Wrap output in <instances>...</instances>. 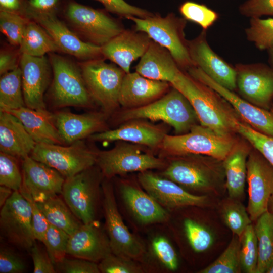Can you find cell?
Returning a JSON list of instances; mask_svg holds the SVG:
<instances>
[{
	"label": "cell",
	"mask_w": 273,
	"mask_h": 273,
	"mask_svg": "<svg viewBox=\"0 0 273 273\" xmlns=\"http://www.w3.org/2000/svg\"><path fill=\"white\" fill-rule=\"evenodd\" d=\"M180 92L194 109L200 124L222 134L236 133L240 118L230 104L214 90L180 69L170 82Z\"/></svg>",
	"instance_id": "obj_1"
},
{
	"label": "cell",
	"mask_w": 273,
	"mask_h": 273,
	"mask_svg": "<svg viewBox=\"0 0 273 273\" xmlns=\"http://www.w3.org/2000/svg\"><path fill=\"white\" fill-rule=\"evenodd\" d=\"M118 118L120 122L135 119L162 121L172 127L177 134L187 133L193 126L200 124L189 100L173 87L151 103L138 108L125 109Z\"/></svg>",
	"instance_id": "obj_2"
},
{
	"label": "cell",
	"mask_w": 273,
	"mask_h": 273,
	"mask_svg": "<svg viewBox=\"0 0 273 273\" xmlns=\"http://www.w3.org/2000/svg\"><path fill=\"white\" fill-rule=\"evenodd\" d=\"M237 141L234 134H220L198 124L184 134H167L158 148L159 157L165 159L194 154L208 156L223 161Z\"/></svg>",
	"instance_id": "obj_3"
},
{
	"label": "cell",
	"mask_w": 273,
	"mask_h": 273,
	"mask_svg": "<svg viewBox=\"0 0 273 273\" xmlns=\"http://www.w3.org/2000/svg\"><path fill=\"white\" fill-rule=\"evenodd\" d=\"M48 58L53 74L48 92L52 105L57 108L92 107L94 101L78 62L75 63L58 53L49 54Z\"/></svg>",
	"instance_id": "obj_4"
},
{
	"label": "cell",
	"mask_w": 273,
	"mask_h": 273,
	"mask_svg": "<svg viewBox=\"0 0 273 273\" xmlns=\"http://www.w3.org/2000/svg\"><path fill=\"white\" fill-rule=\"evenodd\" d=\"M126 19L133 22L135 30L146 33L153 41L166 48L182 70L195 66L185 37L187 20L184 18L170 13L164 17L154 14L146 18L128 16Z\"/></svg>",
	"instance_id": "obj_5"
},
{
	"label": "cell",
	"mask_w": 273,
	"mask_h": 273,
	"mask_svg": "<svg viewBox=\"0 0 273 273\" xmlns=\"http://www.w3.org/2000/svg\"><path fill=\"white\" fill-rule=\"evenodd\" d=\"M63 15L69 27L83 41L101 47L125 29L119 21L99 9L69 2Z\"/></svg>",
	"instance_id": "obj_6"
},
{
	"label": "cell",
	"mask_w": 273,
	"mask_h": 273,
	"mask_svg": "<svg viewBox=\"0 0 273 273\" xmlns=\"http://www.w3.org/2000/svg\"><path fill=\"white\" fill-rule=\"evenodd\" d=\"M162 175L180 186L198 191L209 190L224 174L222 161L211 157L189 154L168 158Z\"/></svg>",
	"instance_id": "obj_7"
},
{
	"label": "cell",
	"mask_w": 273,
	"mask_h": 273,
	"mask_svg": "<svg viewBox=\"0 0 273 273\" xmlns=\"http://www.w3.org/2000/svg\"><path fill=\"white\" fill-rule=\"evenodd\" d=\"M86 86L93 100L109 114L120 105L119 94L126 72L104 58L78 62Z\"/></svg>",
	"instance_id": "obj_8"
},
{
	"label": "cell",
	"mask_w": 273,
	"mask_h": 273,
	"mask_svg": "<svg viewBox=\"0 0 273 273\" xmlns=\"http://www.w3.org/2000/svg\"><path fill=\"white\" fill-rule=\"evenodd\" d=\"M142 149V145L119 141L110 150L97 151L96 165L108 179L129 172L165 168L164 158Z\"/></svg>",
	"instance_id": "obj_9"
},
{
	"label": "cell",
	"mask_w": 273,
	"mask_h": 273,
	"mask_svg": "<svg viewBox=\"0 0 273 273\" xmlns=\"http://www.w3.org/2000/svg\"><path fill=\"white\" fill-rule=\"evenodd\" d=\"M103 178L98 166L94 165L65 179L61 195L72 212L83 223L96 220Z\"/></svg>",
	"instance_id": "obj_10"
},
{
	"label": "cell",
	"mask_w": 273,
	"mask_h": 273,
	"mask_svg": "<svg viewBox=\"0 0 273 273\" xmlns=\"http://www.w3.org/2000/svg\"><path fill=\"white\" fill-rule=\"evenodd\" d=\"M97 153L80 140L68 146L36 144L30 156L67 178L96 164Z\"/></svg>",
	"instance_id": "obj_11"
},
{
	"label": "cell",
	"mask_w": 273,
	"mask_h": 273,
	"mask_svg": "<svg viewBox=\"0 0 273 273\" xmlns=\"http://www.w3.org/2000/svg\"><path fill=\"white\" fill-rule=\"evenodd\" d=\"M106 179L101 185L102 206L112 253L133 260L139 258L145 252L144 245L125 224L118 209L113 186Z\"/></svg>",
	"instance_id": "obj_12"
},
{
	"label": "cell",
	"mask_w": 273,
	"mask_h": 273,
	"mask_svg": "<svg viewBox=\"0 0 273 273\" xmlns=\"http://www.w3.org/2000/svg\"><path fill=\"white\" fill-rule=\"evenodd\" d=\"M0 232L3 238L20 249L29 252L35 243L30 206L18 191H14L1 207Z\"/></svg>",
	"instance_id": "obj_13"
},
{
	"label": "cell",
	"mask_w": 273,
	"mask_h": 273,
	"mask_svg": "<svg viewBox=\"0 0 273 273\" xmlns=\"http://www.w3.org/2000/svg\"><path fill=\"white\" fill-rule=\"evenodd\" d=\"M246 181L247 210L251 220L254 221L268 211L269 202L273 195V166L254 148L247 158Z\"/></svg>",
	"instance_id": "obj_14"
},
{
	"label": "cell",
	"mask_w": 273,
	"mask_h": 273,
	"mask_svg": "<svg viewBox=\"0 0 273 273\" xmlns=\"http://www.w3.org/2000/svg\"><path fill=\"white\" fill-rule=\"evenodd\" d=\"M23 15L39 24L49 34L61 53L71 55L80 61L103 58L101 47L81 40L66 23L58 18L57 14L25 11Z\"/></svg>",
	"instance_id": "obj_15"
},
{
	"label": "cell",
	"mask_w": 273,
	"mask_h": 273,
	"mask_svg": "<svg viewBox=\"0 0 273 273\" xmlns=\"http://www.w3.org/2000/svg\"><path fill=\"white\" fill-rule=\"evenodd\" d=\"M236 89L240 97L266 110L273 104V68L263 63L236 65Z\"/></svg>",
	"instance_id": "obj_16"
},
{
	"label": "cell",
	"mask_w": 273,
	"mask_h": 273,
	"mask_svg": "<svg viewBox=\"0 0 273 273\" xmlns=\"http://www.w3.org/2000/svg\"><path fill=\"white\" fill-rule=\"evenodd\" d=\"M186 72L217 93L230 104L243 122L262 133L273 136L272 110H266L251 104L234 91L215 82L197 67H192Z\"/></svg>",
	"instance_id": "obj_17"
},
{
	"label": "cell",
	"mask_w": 273,
	"mask_h": 273,
	"mask_svg": "<svg viewBox=\"0 0 273 273\" xmlns=\"http://www.w3.org/2000/svg\"><path fill=\"white\" fill-rule=\"evenodd\" d=\"M20 68L26 106L35 110H47L44 96L51 85L53 75L49 58L22 54Z\"/></svg>",
	"instance_id": "obj_18"
},
{
	"label": "cell",
	"mask_w": 273,
	"mask_h": 273,
	"mask_svg": "<svg viewBox=\"0 0 273 273\" xmlns=\"http://www.w3.org/2000/svg\"><path fill=\"white\" fill-rule=\"evenodd\" d=\"M189 54L195 66L220 85L232 91L236 89V71L219 56L209 45L206 30L188 40Z\"/></svg>",
	"instance_id": "obj_19"
},
{
	"label": "cell",
	"mask_w": 273,
	"mask_h": 273,
	"mask_svg": "<svg viewBox=\"0 0 273 273\" xmlns=\"http://www.w3.org/2000/svg\"><path fill=\"white\" fill-rule=\"evenodd\" d=\"M138 180L145 191L163 207H201L207 201V196L192 194L173 181L148 170L140 172Z\"/></svg>",
	"instance_id": "obj_20"
},
{
	"label": "cell",
	"mask_w": 273,
	"mask_h": 273,
	"mask_svg": "<svg viewBox=\"0 0 273 273\" xmlns=\"http://www.w3.org/2000/svg\"><path fill=\"white\" fill-rule=\"evenodd\" d=\"M22 172L21 188L36 202L61 194L65 178L56 169L29 155L22 159Z\"/></svg>",
	"instance_id": "obj_21"
},
{
	"label": "cell",
	"mask_w": 273,
	"mask_h": 273,
	"mask_svg": "<svg viewBox=\"0 0 273 273\" xmlns=\"http://www.w3.org/2000/svg\"><path fill=\"white\" fill-rule=\"evenodd\" d=\"M111 253L108 236L97 220L83 223L70 235L67 255L97 262Z\"/></svg>",
	"instance_id": "obj_22"
},
{
	"label": "cell",
	"mask_w": 273,
	"mask_h": 273,
	"mask_svg": "<svg viewBox=\"0 0 273 273\" xmlns=\"http://www.w3.org/2000/svg\"><path fill=\"white\" fill-rule=\"evenodd\" d=\"M124 123L117 128L98 132L88 138L94 142L124 141L155 149L159 148L167 134L164 127L154 125L144 119Z\"/></svg>",
	"instance_id": "obj_23"
},
{
	"label": "cell",
	"mask_w": 273,
	"mask_h": 273,
	"mask_svg": "<svg viewBox=\"0 0 273 273\" xmlns=\"http://www.w3.org/2000/svg\"><path fill=\"white\" fill-rule=\"evenodd\" d=\"M107 115L104 112L77 114L61 111L53 113V118L63 144L70 145L107 130Z\"/></svg>",
	"instance_id": "obj_24"
},
{
	"label": "cell",
	"mask_w": 273,
	"mask_h": 273,
	"mask_svg": "<svg viewBox=\"0 0 273 273\" xmlns=\"http://www.w3.org/2000/svg\"><path fill=\"white\" fill-rule=\"evenodd\" d=\"M152 41L143 32L124 29L101 47V52L104 59L109 60L128 73L131 63L144 55Z\"/></svg>",
	"instance_id": "obj_25"
},
{
	"label": "cell",
	"mask_w": 273,
	"mask_h": 273,
	"mask_svg": "<svg viewBox=\"0 0 273 273\" xmlns=\"http://www.w3.org/2000/svg\"><path fill=\"white\" fill-rule=\"evenodd\" d=\"M170 84L152 80L135 72L126 73L120 89L119 102L125 109L140 107L164 95Z\"/></svg>",
	"instance_id": "obj_26"
},
{
	"label": "cell",
	"mask_w": 273,
	"mask_h": 273,
	"mask_svg": "<svg viewBox=\"0 0 273 273\" xmlns=\"http://www.w3.org/2000/svg\"><path fill=\"white\" fill-rule=\"evenodd\" d=\"M36 144L19 119L0 111L1 152L22 159L30 155Z\"/></svg>",
	"instance_id": "obj_27"
},
{
	"label": "cell",
	"mask_w": 273,
	"mask_h": 273,
	"mask_svg": "<svg viewBox=\"0 0 273 273\" xmlns=\"http://www.w3.org/2000/svg\"><path fill=\"white\" fill-rule=\"evenodd\" d=\"M135 66V71L146 78L170 83L181 69L170 53L152 41Z\"/></svg>",
	"instance_id": "obj_28"
},
{
	"label": "cell",
	"mask_w": 273,
	"mask_h": 273,
	"mask_svg": "<svg viewBox=\"0 0 273 273\" xmlns=\"http://www.w3.org/2000/svg\"><path fill=\"white\" fill-rule=\"evenodd\" d=\"M120 192L126 206L141 223H160L168 219L164 207L146 192L131 184H123Z\"/></svg>",
	"instance_id": "obj_29"
},
{
	"label": "cell",
	"mask_w": 273,
	"mask_h": 273,
	"mask_svg": "<svg viewBox=\"0 0 273 273\" xmlns=\"http://www.w3.org/2000/svg\"><path fill=\"white\" fill-rule=\"evenodd\" d=\"M7 112L20 119L36 144H63L54 123L53 113L47 110L25 106Z\"/></svg>",
	"instance_id": "obj_30"
},
{
	"label": "cell",
	"mask_w": 273,
	"mask_h": 273,
	"mask_svg": "<svg viewBox=\"0 0 273 273\" xmlns=\"http://www.w3.org/2000/svg\"><path fill=\"white\" fill-rule=\"evenodd\" d=\"M250 150L246 142L238 140L222 161L226 187L232 199L241 197L244 193L247 179V161Z\"/></svg>",
	"instance_id": "obj_31"
},
{
	"label": "cell",
	"mask_w": 273,
	"mask_h": 273,
	"mask_svg": "<svg viewBox=\"0 0 273 273\" xmlns=\"http://www.w3.org/2000/svg\"><path fill=\"white\" fill-rule=\"evenodd\" d=\"M19 48L22 54L33 57L61 53L47 31L39 24L30 19L24 29Z\"/></svg>",
	"instance_id": "obj_32"
},
{
	"label": "cell",
	"mask_w": 273,
	"mask_h": 273,
	"mask_svg": "<svg viewBox=\"0 0 273 273\" xmlns=\"http://www.w3.org/2000/svg\"><path fill=\"white\" fill-rule=\"evenodd\" d=\"M37 203L48 222L63 230L69 235L74 233L83 224L72 212L64 200L58 195Z\"/></svg>",
	"instance_id": "obj_33"
},
{
	"label": "cell",
	"mask_w": 273,
	"mask_h": 273,
	"mask_svg": "<svg viewBox=\"0 0 273 273\" xmlns=\"http://www.w3.org/2000/svg\"><path fill=\"white\" fill-rule=\"evenodd\" d=\"M256 221L254 229L258 249L256 273H264L273 262V214L268 210Z\"/></svg>",
	"instance_id": "obj_34"
},
{
	"label": "cell",
	"mask_w": 273,
	"mask_h": 273,
	"mask_svg": "<svg viewBox=\"0 0 273 273\" xmlns=\"http://www.w3.org/2000/svg\"><path fill=\"white\" fill-rule=\"evenodd\" d=\"M1 76L0 111H8L26 106L20 66Z\"/></svg>",
	"instance_id": "obj_35"
},
{
	"label": "cell",
	"mask_w": 273,
	"mask_h": 273,
	"mask_svg": "<svg viewBox=\"0 0 273 273\" xmlns=\"http://www.w3.org/2000/svg\"><path fill=\"white\" fill-rule=\"evenodd\" d=\"M240 240L234 237L229 245L212 263L200 270V273H237L241 269Z\"/></svg>",
	"instance_id": "obj_36"
},
{
	"label": "cell",
	"mask_w": 273,
	"mask_h": 273,
	"mask_svg": "<svg viewBox=\"0 0 273 273\" xmlns=\"http://www.w3.org/2000/svg\"><path fill=\"white\" fill-rule=\"evenodd\" d=\"M235 130L273 166V136L255 130L240 118L236 122Z\"/></svg>",
	"instance_id": "obj_37"
},
{
	"label": "cell",
	"mask_w": 273,
	"mask_h": 273,
	"mask_svg": "<svg viewBox=\"0 0 273 273\" xmlns=\"http://www.w3.org/2000/svg\"><path fill=\"white\" fill-rule=\"evenodd\" d=\"M245 34L258 49L269 50L273 47V18H251Z\"/></svg>",
	"instance_id": "obj_38"
},
{
	"label": "cell",
	"mask_w": 273,
	"mask_h": 273,
	"mask_svg": "<svg viewBox=\"0 0 273 273\" xmlns=\"http://www.w3.org/2000/svg\"><path fill=\"white\" fill-rule=\"evenodd\" d=\"M239 238L241 268L247 273H256L258 249L254 226L249 225Z\"/></svg>",
	"instance_id": "obj_39"
},
{
	"label": "cell",
	"mask_w": 273,
	"mask_h": 273,
	"mask_svg": "<svg viewBox=\"0 0 273 273\" xmlns=\"http://www.w3.org/2000/svg\"><path fill=\"white\" fill-rule=\"evenodd\" d=\"M69 237L65 231L49 223L42 243L54 265L66 257Z\"/></svg>",
	"instance_id": "obj_40"
},
{
	"label": "cell",
	"mask_w": 273,
	"mask_h": 273,
	"mask_svg": "<svg viewBox=\"0 0 273 273\" xmlns=\"http://www.w3.org/2000/svg\"><path fill=\"white\" fill-rule=\"evenodd\" d=\"M222 217L225 224L233 234L240 237L246 228L250 224L247 210L240 202L232 201L226 203L222 209Z\"/></svg>",
	"instance_id": "obj_41"
},
{
	"label": "cell",
	"mask_w": 273,
	"mask_h": 273,
	"mask_svg": "<svg viewBox=\"0 0 273 273\" xmlns=\"http://www.w3.org/2000/svg\"><path fill=\"white\" fill-rule=\"evenodd\" d=\"M29 19L25 16L0 11V29L10 44L19 47Z\"/></svg>",
	"instance_id": "obj_42"
},
{
	"label": "cell",
	"mask_w": 273,
	"mask_h": 273,
	"mask_svg": "<svg viewBox=\"0 0 273 273\" xmlns=\"http://www.w3.org/2000/svg\"><path fill=\"white\" fill-rule=\"evenodd\" d=\"M181 15L187 20L194 22L206 30L218 18V14L206 6L192 1L183 3L179 8Z\"/></svg>",
	"instance_id": "obj_43"
},
{
	"label": "cell",
	"mask_w": 273,
	"mask_h": 273,
	"mask_svg": "<svg viewBox=\"0 0 273 273\" xmlns=\"http://www.w3.org/2000/svg\"><path fill=\"white\" fill-rule=\"evenodd\" d=\"M23 183L17 158L0 152V186L8 187L13 191H19Z\"/></svg>",
	"instance_id": "obj_44"
},
{
	"label": "cell",
	"mask_w": 273,
	"mask_h": 273,
	"mask_svg": "<svg viewBox=\"0 0 273 273\" xmlns=\"http://www.w3.org/2000/svg\"><path fill=\"white\" fill-rule=\"evenodd\" d=\"M184 225L189 243L194 251L204 252L211 246L213 237L206 227L190 218L185 220Z\"/></svg>",
	"instance_id": "obj_45"
},
{
	"label": "cell",
	"mask_w": 273,
	"mask_h": 273,
	"mask_svg": "<svg viewBox=\"0 0 273 273\" xmlns=\"http://www.w3.org/2000/svg\"><path fill=\"white\" fill-rule=\"evenodd\" d=\"M102 273H141L142 267L134 260L126 257L110 253L98 264Z\"/></svg>",
	"instance_id": "obj_46"
},
{
	"label": "cell",
	"mask_w": 273,
	"mask_h": 273,
	"mask_svg": "<svg viewBox=\"0 0 273 273\" xmlns=\"http://www.w3.org/2000/svg\"><path fill=\"white\" fill-rule=\"evenodd\" d=\"M155 255L168 269L175 270L178 265L177 254L170 242L164 237L155 238L152 242Z\"/></svg>",
	"instance_id": "obj_47"
},
{
	"label": "cell",
	"mask_w": 273,
	"mask_h": 273,
	"mask_svg": "<svg viewBox=\"0 0 273 273\" xmlns=\"http://www.w3.org/2000/svg\"><path fill=\"white\" fill-rule=\"evenodd\" d=\"M101 3L107 11L126 18L134 16L146 18L154 14L141 8L131 5L125 0H96Z\"/></svg>",
	"instance_id": "obj_48"
},
{
	"label": "cell",
	"mask_w": 273,
	"mask_h": 273,
	"mask_svg": "<svg viewBox=\"0 0 273 273\" xmlns=\"http://www.w3.org/2000/svg\"><path fill=\"white\" fill-rule=\"evenodd\" d=\"M26 267L25 262L17 252L7 246L1 245V273H22Z\"/></svg>",
	"instance_id": "obj_49"
},
{
	"label": "cell",
	"mask_w": 273,
	"mask_h": 273,
	"mask_svg": "<svg viewBox=\"0 0 273 273\" xmlns=\"http://www.w3.org/2000/svg\"><path fill=\"white\" fill-rule=\"evenodd\" d=\"M66 256L60 262L55 265L56 272L63 273H99L97 262L74 257Z\"/></svg>",
	"instance_id": "obj_50"
},
{
	"label": "cell",
	"mask_w": 273,
	"mask_h": 273,
	"mask_svg": "<svg viewBox=\"0 0 273 273\" xmlns=\"http://www.w3.org/2000/svg\"><path fill=\"white\" fill-rule=\"evenodd\" d=\"M19 191L30 204L32 214V225L35 238L42 242L49 223L38 206L37 203L34 200L31 195L22 188H21Z\"/></svg>",
	"instance_id": "obj_51"
},
{
	"label": "cell",
	"mask_w": 273,
	"mask_h": 273,
	"mask_svg": "<svg viewBox=\"0 0 273 273\" xmlns=\"http://www.w3.org/2000/svg\"><path fill=\"white\" fill-rule=\"evenodd\" d=\"M239 10L241 15L250 18L273 16V0H247Z\"/></svg>",
	"instance_id": "obj_52"
},
{
	"label": "cell",
	"mask_w": 273,
	"mask_h": 273,
	"mask_svg": "<svg viewBox=\"0 0 273 273\" xmlns=\"http://www.w3.org/2000/svg\"><path fill=\"white\" fill-rule=\"evenodd\" d=\"M21 55L19 47L11 44L2 47L0 51L1 76L20 66Z\"/></svg>",
	"instance_id": "obj_53"
},
{
	"label": "cell",
	"mask_w": 273,
	"mask_h": 273,
	"mask_svg": "<svg viewBox=\"0 0 273 273\" xmlns=\"http://www.w3.org/2000/svg\"><path fill=\"white\" fill-rule=\"evenodd\" d=\"M30 254L33 264L34 273H55V267L47 251H43L35 243Z\"/></svg>",
	"instance_id": "obj_54"
},
{
	"label": "cell",
	"mask_w": 273,
	"mask_h": 273,
	"mask_svg": "<svg viewBox=\"0 0 273 273\" xmlns=\"http://www.w3.org/2000/svg\"><path fill=\"white\" fill-rule=\"evenodd\" d=\"M61 4V0H25L23 14L25 11L57 14Z\"/></svg>",
	"instance_id": "obj_55"
},
{
	"label": "cell",
	"mask_w": 273,
	"mask_h": 273,
	"mask_svg": "<svg viewBox=\"0 0 273 273\" xmlns=\"http://www.w3.org/2000/svg\"><path fill=\"white\" fill-rule=\"evenodd\" d=\"M25 0H0V11L23 15Z\"/></svg>",
	"instance_id": "obj_56"
},
{
	"label": "cell",
	"mask_w": 273,
	"mask_h": 273,
	"mask_svg": "<svg viewBox=\"0 0 273 273\" xmlns=\"http://www.w3.org/2000/svg\"><path fill=\"white\" fill-rule=\"evenodd\" d=\"M13 191L10 188L4 186H0V207H2L12 195Z\"/></svg>",
	"instance_id": "obj_57"
},
{
	"label": "cell",
	"mask_w": 273,
	"mask_h": 273,
	"mask_svg": "<svg viewBox=\"0 0 273 273\" xmlns=\"http://www.w3.org/2000/svg\"><path fill=\"white\" fill-rule=\"evenodd\" d=\"M268 61L270 66L273 68V47L268 50Z\"/></svg>",
	"instance_id": "obj_58"
},
{
	"label": "cell",
	"mask_w": 273,
	"mask_h": 273,
	"mask_svg": "<svg viewBox=\"0 0 273 273\" xmlns=\"http://www.w3.org/2000/svg\"><path fill=\"white\" fill-rule=\"evenodd\" d=\"M269 209H270V212L273 214V195L271 196L269 202L268 210Z\"/></svg>",
	"instance_id": "obj_59"
},
{
	"label": "cell",
	"mask_w": 273,
	"mask_h": 273,
	"mask_svg": "<svg viewBox=\"0 0 273 273\" xmlns=\"http://www.w3.org/2000/svg\"><path fill=\"white\" fill-rule=\"evenodd\" d=\"M266 272L267 273H273V262L267 268Z\"/></svg>",
	"instance_id": "obj_60"
}]
</instances>
